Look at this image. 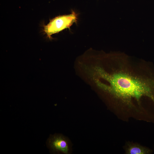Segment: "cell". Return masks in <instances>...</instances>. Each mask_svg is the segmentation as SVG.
Wrapping results in <instances>:
<instances>
[{
  "label": "cell",
  "mask_w": 154,
  "mask_h": 154,
  "mask_svg": "<svg viewBox=\"0 0 154 154\" xmlns=\"http://www.w3.org/2000/svg\"><path fill=\"white\" fill-rule=\"evenodd\" d=\"M145 61L119 52L94 50L84 58L79 76L93 88L129 106L143 98L154 103V70Z\"/></svg>",
  "instance_id": "cell-1"
},
{
  "label": "cell",
  "mask_w": 154,
  "mask_h": 154,
  "mask_svg": "<svg viewBox=\"0 0 154 154\" xmlns=\"http://www.w3.org/2000/svg\"><path fill=\"white\" fill-rule=\"evenodd\" d=\"M77 15L73 10L70 14L58 16L50 20L49 23L44 26V31L49 39L51 35L70 27L76 22Z\"/></svg>",
  "instance_id": "cell-2"
},
{
  "label": "cell",
  "mask_w": 154,
  "mask_h": 154,
  "mask_svg": "<svg viewBox=\"0 0 154 154\" xmlns=\"http://www.w3.org/2000/svg\"><path fill=\"white\" fill-rule=\"evenodd\" d=\"M46 145L53 153L68 154L70 153L69 141L61 134H55L50 135L47 141Z\"/></svg>",
  "instance_id": "cell-3"
},
{
  "label": "cell",
  "mask_w": 154,
  "mask_h": 154,
  "mask_svg": "<svg viewBox=\"0 0 154 154\" xmlns=\"http://www.w3.org/2000/svg\"><path fill=\"white\" fill-rule=\"evenodd\" d=\"M150 152L149 149L137 144L130 145L126 151L128 154H145Z\"/></svg>",
  "instance_id": "cell-4"
}]
</instances>
